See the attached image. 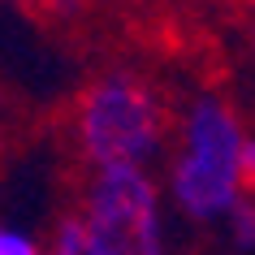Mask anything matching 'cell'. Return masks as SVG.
I'll use <instances>...</instances> for the list:
<instances>
[{"label": "cell", "mask_w": 255, "mask_h": 255, "mask_svg": "<svg viewBox=\"0 0 255 255\" xmlns=\"http://www.w3.org/2000/svg\"><path fill=\"white\" fill-rule=\"evenodd\" d=\"M251 43H255V22H251Z\"/></svg>", "instance_id": "7"}, {"label": "cell", "mask_w": 255, "mask_h": 255, "mask_svg": "<svg viewBox=\"0 0 255 255\" xmlns=\"http://www.w3.org/2000/svg\"><path fill=\"white\" fill-rule=\"evenodd\" d=\"M82 255H169L164 195L151 169H95L78 203Z\"/></svg>", "instance_id": "3"}, {"label": "cell", "mask_w": 255, "mask_h": 255, "mask_svg": "<svg viewBox=\"0 0 255 255\" xmlns=\"http://www.w3.org/2000/svg\"><path fill=\"white\" fill-rule=\"evenodd\" d=\"M225 234H229V247H238V251H255V195H247V199L229 212Z\"/></svg>", "instance_id": "4"}, {"label": "cell", "mask_w": 255, "mask_h": 255, "mask_svg": "<svg viewBox=\"0 0 255 255\" xmlns=\"http://www.w3.org/2000/svg\"><path fill=\"white\" fill-rule=\"evenodd\" d=\"M0 255H43V242L17 225H0Z\"/></svg>", "instance_id": "5"}, {"label": "cell", "mask_w": 255, "mask_h": 255, "mask_svg": "<svg viewBox=\"0 0 255 255\" xmlns=\"http://www.w3.org/2000/svg\"><path fill=\"white\" fill-rule=\"evenodd\" d=\"M247 126L216 91L190 95L177 113L164 190L190 225H225L247 190Z\"/></svg>", "instance_id": "1"}, {"label": "cell", "mask_w": 255, "mask_h": 255, "mask_svg": "<svg viewBox=\"0 0 255 255\" xmlns=\"http://www.w3.org/2000/svg\"><path fill=\"white\" fill-rule=\"evenodd\" d=\"M177 117L156 82L134 69H104L74 104V143L95 169H151L173 147Z\"/></svg>", "instance_id": "2"}, {"label": "cell", "mask_w": 255, "mask_h": 255, "mask_svg": "<svg viewBox=\"0 0 255 255\" xmlns=\"http://www.w3.org/2000/svg\"><path fill=\"white\" fill-rule=\"evenodd\" d=\"M247 190L255 195V134H251V143H247Z\"/></svg>", "instance_id": "6"}]
</instances>
